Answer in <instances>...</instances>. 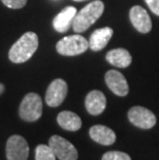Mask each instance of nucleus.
Segmentation results:
<instances>
[{"mask_svg":"<svg viewBox=\"0 0 159 160\" xmlns=\"http://www.w3.org/2000/svg\"><path fill=\"white\" fill-rule=\"evenodd\" d=\"M4 90H5V87H4V85L0 83V95H1V94L3 93V92H4Z\"/></svg>","mask_w":159,"mask_h":160,"instance_id":"nucleus-21","label":"nucleus"},{"mask_svg":"<svg viewBox=\"0 0 159 160\" xmlns=\"http://www.w3.org/2000/svg\"><path fill=\"white\" fill-rule=\"evenodd\" d=\"M129 18L133 27L141 33H148L152 29V21L147 11L140 5L132 6L129 12Z\"/></svg>","mask_w":159,"mask_h":160,"instance_id":"nucleus-9","label":"nucleus"},{"mask_svg":"<svg viewBox=\"0 0 159 160\" xmlns=\"http://www.w3.org/2000/svg\"><path fill=\"white\" fill-rule=\"evenodd\" d=\"M73 1H77V2H82V1H86V0H73Z\"/></svg>","mask_w":159,"mask_h":160,"instance_id":"nucleus-22","label":"nucleus"},{"mask_svg":"<svg viewBox=\"0 0 159 160\" xmlns=\"http://www.w3.org/2000/svg\"><path fill=\"white\" fill-rule=\"evenodd\" d=\"M128 119L134 126L142 129H150L156 124V117L144 107H132L128 111Z\"/></svg>","mask_w":159,"mask_h":160,"instance_id":"nucleus-7","label":"nucleus"},{"mask_svg":"<svg viewBox=\"0 0 159 160\" xmlns=\"http://www.w3.org/2000/svg\"><path fill=\"white\" fill-rule=\"evenodd\" d=\"M1 1L5 6L12 9H20L24 8L27 3V0H1Z\"/></svg>","mask_w":159,"mask_h":160,"instance_id":"nucleus-19","label":"nucleus"},{"mask_svg":"<svg viewBox=\"0 0 159 160\" xmlns=\"http://www.w3.org/2000/svg\"><path fill=\"white\" fill-rule=\"evenodd\" d=\"M104 11V4L100 0L90 2L79 12H77L72 22L74 32H84L95 23Z\"/></svg>","mask_w":159,"mask_h":160,"instance_id":"nucleus-2","label":"nucleus"},{"mask_svg":"<svg viewBox=\"0 0 159 160\" xmlns=\"http://www.w3.org/2000/svg\"><path fill=\"white\" fill-rule=\"evenodd\" d=\"M107 61L110 64H112L115 67H119V68H125L130 65L132 57L130 53L125 49H114L110 51L107 54Z\"/></svg>","mask_w":159,"mask_h":160,"instance_id":"nucleus-15","label":"nucleus"},{"mask_svg":"<svg viewBox=\"0 0 159 160\" xmlns=\"http://www.w3.org/2000/svg\"><path fill=\"white\" fill-rule=\"evenodd\" d=\"M77 15V9L73 6H66L53 20V27L57 32L64 33L72 25Z\"/></svg>","mask_w":159,"mask_h":160,"instance_id":"nucleus-12","label":"nucleus"},{"mask_svg":"<svg viewBox=\"0 0 159 160\" xmlns=\"http://www.w3.org/2000/svg\"><path fill=\"white\" fill-rule=\"evenodd\" d=\"M57 122L60 125V127L68 131H77L82 127V120L77 114L69 111L61 112L58 117Z\"/></svg>","mask_w":159,"mask_h":160,"instance_id":"nucleus-16","label":"nucleus"},{"mask_svg":"<svg viewBox=\"0 0 159 160\" xmlns=\"http://www.w3.org/2000/svg\"><path fill=\"white\" fill-rule=\"evenodd\" d=\"M147 5L155 15L159 16V0H145Z\"/></svg>","mask_w":159,"mask_h":160,"instance_id":"nucleus-20","label":"nucleus"},{"mask_svg":"<svg viewBox=\"0 0 159 160\" xmlns=\"http://www.w3.org/2000/svg\"><path fill=\"white\" fill-rule=\"evenodd\" d=\"M106 83L110 90L118 96H126L129 92V87L126 79L121 72L117 70H109L104 77Z\"/></svg>","mask_w":159,"mask_h":160,"instance_id":"nucleus-10","label":"nucleus"},{"mask_svg":"<svg viewBox=\"0 0 159 160\" xmlns=\"http://www.w3.org/2000/svg\"><path fill=\"white\" fill-rule=\"evenodd\" d=\"M42 114V101L37 93H28L23 98L19 108V115L27 122L37 121Z\"/></svg>","mask_w":159,"mask_h":160,"instance_id":"nucleus-4","label":"nucleus"},{"mask_svg":"<svg viewBox=\"0 0 159 160\" xmlns=\"http://www.w3.org/2000/svg\"><path fill=\"white\" fill-rule=\"evenodd\" d=\"M113 29L110 27H103L94 30L89 39V48L92 51H100L109 43L113 36Z\"/></svg>","mask_w":159,"mask_h":160,"instance_id":"nucleus-14","label":"nucleus"},{"mask_svg":"<svg viewBox=\"0 0 159 160\" xmlns=\"http://www.w3.org/2000/svg\"><path fill=\"white\" fill-rule=\"evenodd\" d=\"M6 158L7 160H27L29 156V146L21 135H12L6 142Z\"/></svg>","mask_w":159,"mask_h":160,"instance_id":"nucleus-5","label":"nucleus"},{"mask_svg":"<svg viewBox=\"0 0 159 160\" xmlns=\"http://www.w3.org/2000/svg\"><path fill=\"white\" fill-rule=\"evenodd\" d=\"M56 155L50 146L38 145L35 149V160H56Z\"/></svg>","mask_w":159,"mask_h":160,"instance_id":"nucleus-17","label":"nucleus"},{"mask_svg":"<svg viewBox=\"0 0 159 160\" xmlns=\"http://www.w3.org/2000/svg\"><path fill=\"white\" fill-rule=\"evenodd\" d=\"M85 107L90 115H100L106 110L107 98L101 91L93 90L87 94L85 99Z\"/></svg>","mask_w":159,"mask_h":160,"instance_id":"nucleus-11","label":"nucleus"},{"mask_svg":"<svg viewBox=\"0 0 159 160\" xmlns=\"http://www.w3.org/2000/svg\"><path fill=\"white\" fill-rule=\"evenodd\" d=\"M68 87L66 82L62 79H56L49 85L46 93V102L51 108H56L65 99Z\"/></svg>","mask_w":159,"mask_h":160,"instance_id":"nucleus-8","label":"nucleus"},{"mask_svg":"<svg viewBox=\"0 0 159 160\" xmlns=\"http://www.w3.org/2000/svg\"><path fill=\"white\" fill-rule=\"evenodd\" d=\"M89 49V40L79 34L63 37L56 45V50L62 56H77Z\"/></svg>","mask_w":159,"mask_h":160,"instance_id":"nucleus-3","label":"nucleus"},{"mask_svg":"<svg viewBox=\"0 0 159 160\" xmlns=\"http://www.w3.org/2000/svg\"><path fill=\"white\" fill-rule=\"evenodd\" d=\"M49 146L53 150V152L55 153L56 157L60 160L77 159L79 155H77L76 147L70 142L60 137V135H53L49 139Z\"/></svg>","mask_w":159,"mask_h":160,"instance_id":"nucleus-6","label":"nucleus"},{"mask_svg":"<svg viewBox=\"0 0 159 160\" xmlns=\"http://www.w3.org/2000/svg\"><path fill=\"white\" fill-rule=\"evenodd\" d=\"M101 160H131L130 156L124 152L120 151H111L107 152L102 156Z\"/></svg>","mask_w":159,"mask_h":160,"instance_id":"nucleus-18","label":"nucleus"},{"mask_svg":"<svg viewBox=\"0 0 159 160\" xmlns=\"http://www.w3.org/2000/svg\"><path fill=\"white\" fill-rule=\"evenodd\" d=\"M90 138L98 144L110 146L116 142V133L104 125H94L89 130Z\"/></svg>","mask_w":159,"mask_h":160,"instance_id":"nucleus-13","label":"nucleus"},{"mask_svg":"<svg viewBox=\"0 0 159 160\" xmlns=\"http://www.w3.org/2000/svg\"><path fill=\"white\" fill-rule=\"evenodd\" d=\"M38 48V36L34 32L24 33L13 43L8 52L9 60L13 63H24L28 61Z\"/></svg>","mask_w":159,"mask_h":160,"instance_id":"nucleus-1","label":"nucleus"}]
</instances>
